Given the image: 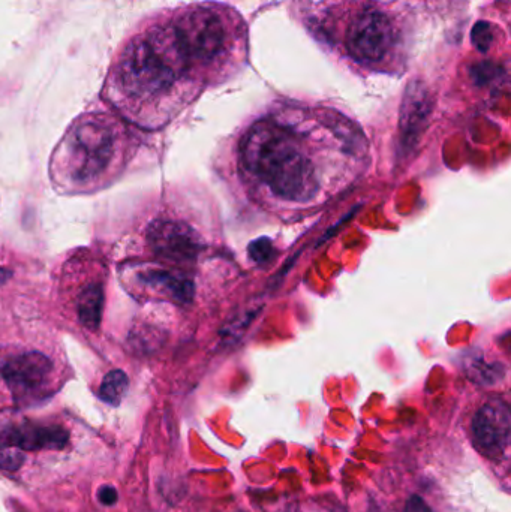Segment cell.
Wrapping results in <instances>:
<instances>
[{
	"mask_svg": "<svg viewBox=\"0 0 511 512\" xmlns=\"http://www.w3.org/2000/svg\"><path fill=\"white\" fill-rule=\"evenodd\" d=\"M203 77L171 20L135 36L120 54L108 98L120 113L143 128H158L179 111Z\"/></svg>",
	"mask_w": 511,
	"mask_h": 512,
	"instance_id": "obj_1",
	"label": "cell"
},
{
	"mask_svg": "<svg viewBox=\"0 0 511 512\" xmlns=\"http://www.w3.org/2000/svg\"><path fill=\"white\" fill-rule=\"evenodd\" d=\"M129 381L128 376L122 370H113L107 373L102 379L101 387H99V399L111 406H119L123 397L128 393Z\"/></svg>",
	"mask_w": 511,
	"mask_h": 512,
	"instance_id": "obj_12",
	"label": "cell"
},
{
	"mask_svg": "<svg viewBox=\"0 0 511 512\" xmlns=\"http://www.w3.org/2000/svg\"><path fill=\"white\" fill-rule=\"evenodd\" d=\"M171 23L203 80L245 62V24L234 9L215 3L192 6L177 12Z\"/></svg>",
	"mask_w": 511,
	"mask_h": 512,
	"instance_id": "obj_4",
	"label": "cell"
},
{
	"mask_svg": "<svg viewBox=\"0 0 511 512\" xmlns=\"http://www.w3.org/2000/svg\"><path fill=\"white\" fill-rule=\"evenodd\" d=\"M132 279L137 288L141 286L144 291L170 295L174 300L189 301L194 294V288L189 280L153 265L135 267L132 271Z\"/></svg>",
	"mask_w": 511,
	"mask_h": 512,
	"instance_id": "obj_9",
	"label": "cell"
},
{
	"mask_svg": "<svg viewBox=\"0 0 511 512\" xmlns=\"http://www.w3.org/2000/svg\"><path fill=\"white\" fill-rule=\"evenodd\" d=\"M344 20L341 42L348 59L372 71L392 65L401 47V30L390 12L368 0L357 3Z\"/></svg>",
	"mask_w": 511,
	"mask_h": 512,
	"instance_id": "obj_5",
	"label": "cell"
},
{
	"mask_svg": "<svg viewBox=\"0 0 511 512\" xmlns=\"http://www.w3.org/2000/svg\"><path fill=\"white\" fill-rule=\"evenodd\" d=\"M405 512H434L431 508L426 505V502L423 501L419 496H413L410 501L407 502V507H405Z\"/></svg>",
	"mask_w": 511,
	"mask_h": 512,
	"instance_id": "obj_17",
	"label": "cell"
},
{
	"mask_svg": "<svg viewBox=\"0 0 511 512\" xmlns=\"http://www.w3.org/2000/svg\"><path fill=\"white\" fill-rule=\"evenodd\" d=\"M474 444L491 460H501L510 447L511 414L504 400H488L474 415Z\"/></svg>",
	"mask_w": 511,
	"mask_h": 512,
	"instance_id": "obj_7",
	"label": "cell"
},
{
	"mask_svg": "<svg viewBox=\"0 0 511 512\" xmlns=\"http://www.w3.org/2000/svg\"><path fill=\"white\" fill-rule=\"evenodd\" d=\"M231 512H246V511L237 510V511H231Z\"/></svg>",
	"mask_w": 511,
	"mask_h": 512,
	"instance_id": "obj_18",
	"label": "cell"
},
{
	"mask_svg": "<svg viewBox=\"0 0 511 512\" xmlns=\"http://www.w3.org/2000/svg\"><path fill=\"white\" fill-rule=\"evenodd\" d=\"M54 376L53 361L38 351L12 352L0 363V378L17 402H29L50 393Z\"/></svg>",
	"mask_w": 511,
	"mask_h": 512,
	"instance_id": "obj_6",
	"label": "cell"
},
{
	"mask_svg": "<svg viewBox=\"0 0 511 512\" xmlns=\"http://www.w3.org/2000/svg\"><path fill=\"white\" fill-rule=\"evenodd\" d=\"M98 498L102 505H105V507H110V505L116 504L117 498H119V496H117V492L114 487L104 486L101 487V490H99Z\"/></svg>",
	"mask_w": 511,
	"mask_h": 512,
	"instance_id": "obj_16",
	"label": "cell"
},
{
	"mask_svg": "<svg viewBox=\"0 0 511 512\" xmlns=\"http://www.w3.org/2000/svg\"><path fill=\"white\" fill-rule=\"evenodd\" d=\"M240 158L246 171L276 197L306 203L318 192L314 165L303 155L296 137L278 123H255L240 143Z\"/></svg>",
	"mask_w": 511,
	"mask_h": 512,
	"instance_id": "obj_3",
	"label": "cell"
},
{
	"mask_svg": "<svg viewBox=\"0 0 511 512\" xmlns=\"http://www.w3.org/2000/svg\"><path fill=\"white\" fill-rule=\"evenodd\" d=\"M257 240V242L252 243L251 248H249V252H251L252 259L260 262V264H264V262L269 261L270 256L266 255V251H272V245L267 240Z\"/></svg>",
	"mask_w": 511,
	"mask_h": 512,
	"instance_id": "obj_15",
	"label": "cell"
},
{
	"mask_svg": "<svg viewBox=\"0 0 511 512\" xmlns=\"http://www.w3.org/2000/svg\"><path fill=\"white\" fill-rule=\"evenodd\" d=\"M150 249L171 262H192L203 251L204 243L185 222L159 219L147 230Z\"/></svg>",
	"mask_w": 511,
	"mask_h": 512,
	"instance_id": "obj_8",
	"label": "cell"
},
{
	"mask_svg": "<svg viewBox=\"0 0 511 512\" xmlns=\"http://www.w3.org/2000/svg\"><path fill=\"white\" fill-rule=\"evenodd\" d=\"M68 439V432L60 426L26 424L9 433L8 444L21 451L62 450L68 444Z\"/></svg>",
	"mask_w": 511,
	"mask_h": 512,
	"instance_id": "obj_10",
	"label": "cell"
},
{
	"mask_svg": "<svg viewBox=\"0 0 511 512\" xmlns=\"http://www.w3.org/2000/svg\"><path fill=\"white\" fill-rule=\"evenodd\" d=\"M105 292L101 279H90L78 286L74 298V310L81 327L96 331L101 325Z\"/></svg>",
	"mask_w": 511,
	"mask_h": 512,
	"instance_id": "obj_11",
	"label": "cell"
},
{
	"mask_svg": "<svg viewBox=\"0 0 511 512\" xmlns=\"http://www.w3.org/2000/svg\"><path fill=\"white\" fill-rule=\"evenodd\" d=\"M128 149V137L119 122L105 114H87L69 128L54 150L51 180L63 194H92L122 173Z\"/></svg>",
	"mask_w": 511,
	"mask_h": 512,
	"instance_id": "obj_2",
	"label": "cell"
},
{
	"mask_svg": "<svg viewBox=\"0 0 511 512\" xmlns=\"http://www.w3.org/2000/svg\"><path fill=\"white\" fill-rule=\"evenodd\" d=\"M23 451L14 445H0V469L18 471L24 463Z\"/></svg>",
	"mask_w": 511,
	"mask_h": 512,
	"instance_id": "obj_13",
	"label": "cell"
},
{
	"mask_svg": "<svg viewBox=\"0 0 511 512\" xmlns=\"http://www.w3.org/2000/svg\"><path fill=\"white\" fill-rule=\"evenodd\" d=\"M492 38H494V36H492L488 24L479 23L474 27L473 41L480 51H488V48L491 47Z\"/></svg>",
	"mask_w": 511,
	"mask_h": 512,
	"instance_id": "obj_14",
	"label": "cell"
}]
</instances>
